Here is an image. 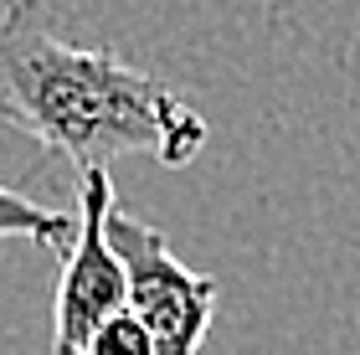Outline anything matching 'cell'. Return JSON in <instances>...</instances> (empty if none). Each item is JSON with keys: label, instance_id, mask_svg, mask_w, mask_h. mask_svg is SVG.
I'll list each match as a JSON object with an SVG mask.
<instances>
[{"label": "cell", "instance_id": "obj_1", "mask_svg": "<svg viewBox=\"0 0 360 355\" xmlns=\"http://www.w3.org/2000/svg\"><path fill=\"white\" fill-rule=\"evenodd\" d=\"M0 119L77 170L124 155L180 170L206 150V119L180 93L108 46L62 41L37 0L0 11Z\"/></svg>", "mask_w": 360, "mask_h": 355}, {"label": "cell", "instance_id": "obj_2", "mask_svg": "<svg viewBox=\"0 0 360 355\" xmlns=\"http://www.w3.org/2000/svg\"><path fill=\"white\" fill-rule=\"evenodd\" d=\"M119 201L108 165H88L77 175L72 237L62 247V273L52 294V350L77 355L88 335L129 304V268L108 237V212Z\"/></svg>", "mask_w": 360, "mask_h": 355}, {"label": "cell", "instance_id": "obj_3", "mask_svg": "<svg viewBox=\"0 0 360 355\" xmlns=\"http://www.w3.org/2000/svg\"><path fill=\"white\" fill-rule=\"evenodd\" d=\"M108 237L129 268V309L144 319L155 355H201L217 314V278L186 268L165 232L124 212L119 201L108 212Z\"/></svg>", "mask_w": 360, "mask_h": 355}, {"label": "cell", "instance_id": "obj_4", "mask_svg": "<svg viewBox=\"0 0 360 355\" xmlns=\"http://www.w3.org/2000/svg\"><path fill=\"white\" fill-rule=\"evenodd\" d=\"M37 242V247H68L72 237V212H57V206H41L21 196V191L0 186V242Z\"/></svg>", "mask_w": 360, "mask_h": 355}, {"label": "cell", "instance_id": "obj_5", "mask_svg": "<svg viewBox=\"0 0 360 355\" xmlns=\"http://www.w3.org/2000/svg\"><path fill=\"white\" fill-rule=\"evenodd\" d=\"M77 355H155V345H150V330H144V319L124 304L119 314H108L103 325L88 335V345L77 350Z\"/></svg>", "mask_w": 360, "mask_h": 355}]
</instances>
